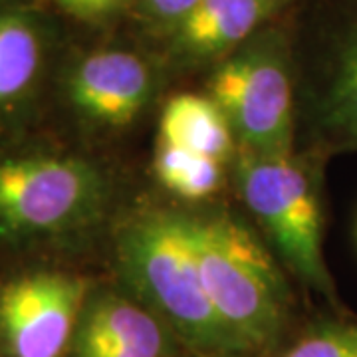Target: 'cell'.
I'll list each match as a JSON object with an SVG mask.
<instances>
[{"label":"cell","mask_w":357,"mask_h":357,"mask_svg":"<svg viewBox=\"0 0 357 357\" xmlns=\"http://www.w3.org/2000/svg\"><path fill=\"white\" fill-rule=\"evenodd\" d=\"M117 266L139 298L197 357H252L206 292L187 211L147 208L117 232Z\"/></svg>","instance_id":"1"},{"label":"cell","mask_w":357,"mask_h":357,"mask_svg":"<svg viewBox=\"0 0 357 357\" xmlns=\"http://www.w3.org/2000/svg\"><path fill=\"white\" fill-rule=\"evenodd\" d=\"M191 218L201 274L217 314L250 356L272 351L292 310V294L272 248L225 208L191 213Z\"/></svg>","instance_id":"2"},{"label":"cell","mask_w":357,"mask_h":357,"mask_svg":"<svg viewBox=\"0 0 357 357\" xmlns=\"http://www.w3.org/2000/svg\"><path fill=\"white\" fill-rule=\"evenodd\" d=\"M107 175L70 153L0 157V244L50 243L86 232L105 217Z\"/></svg>","instance_id":"3"},{"label":"cell","mask_w":357,"mask_h":357,"mask_svg":"<svg viewBox=\"0 0 357 357\" xmlns=\"http://www.w3.org/2000/svg\"><path fill=\"white\" fill-rule=\"evenodd\" d=\"M232 173L246 211L284 266L306 288L335 302V284L324 256V211L314 169L292 151H238Z\"/></svg>","instance_id":"4"},{"label":"cell","mask_w":357,"mask_h":357,"mask_svg":"<svg viewBox=\"0 0 357 357\" xmlns=\"http://www.w3.org/2000/svg\"><path fill=\"white\" fill-rule=\"evenodd\" d=\"M206 96L227 117L238 151H292L294 84L278 36H255L225 56L211 74Z\"/></svg>","instance_id":"5"},{"label":"cell","mask_w":357,"mask_h":357,"mask_svg":"<svg viewBox=\"0 0 357 357\" xmlns=\"http://www.w3.org/2000/svg\"><path fill=\"white\" fill-rule=\"evenodd\" d=\"M84 276L32 270L0 286V356H70L77 319L91 292Z\"/></svg>","instance_id":"6"},{"label":"cell","mask_w":357,"mask_h":357,"mask_svg":"<svg viewBox=\"0 0 357 357\" xmlns=\"http://www.w3.org/2000/svg\"><path fill=\"white\" fill-rule=\"evenodd\" d=\"M155 93L151 66L128 50L103 48L79 56L64 76V96L82 123L100 131L131 126Z\"/></svg>","instance_id":"7"},{"label":"cell","mask_w":357,"mask_h":357,"mask_svg":"<svg viewBox=\"0 0 357 357\" xmlns=\"http://www.w3.org/2000/svg\"><path fill=\"white\" fill-rule=\"evenodd\" d=\"M178 340L129 290H91L77 319L70 357H175Z\"/></svg>","instance_id":"8"},{"label":"cell","mask_w":357,"mask_h":357,"mask_svg":"<svg viewBox=\"0 0 357 357\" xmlns=\"http://www.w3.org/2000/svg\"><path fill=\"white\" fill-rule=\"evenodd\" d=\"M52 30L34 6L0 0V133L32 114L50 70Z\"/></svg>","instance_id":"9"},{"label":"cell","mask_w":357,"mask_h":357,"mask_svg":"<svg viewBox=\"0 0 357 357\" xmlns=\"http://www.w3.org/2000/svg\"><path fill=\"white\" fill-rule=\"evenodd\" d=\"M286 0H201L171 30V54L178 64L222 60L256 36V30L278 13Z\"/></svg>","instance_id":"10"},{"label":"cell","mask_w":357,"mask_h":357,"mask_svg":"<svg viewBox=\"0 0 357 357\" xmlns=\"http://www.w3.org/2000/svg\"><path fill=\"white\" fill-rule=\"evenodd\" d=\"M316 129L332 151L357 149V22L340 42L332 72L314 107Z\"/></svg>","instance_id":"11"},{"label":"cell","mask_w":357,"mask_h":357,"mask_svg":"<svg viewBox=\"0 0 357 357\" xmlns=\"http://www.w3.org/2000/svg\"><path fill=\"white\" fill-rule=\"evenodd\" d=\"M157 141L175 143L222 163H227L238 147L220 107L208 96L199 93H178L165 103Z\"/></svg>","instance_id":"12"},{"label":"cell","mask_w":357,"mask_h":357,"mask_svg":"<svg viewBox=\"0 0 357 357\" xmlns=\"http://www.w3.org/2000/svg\"><path fill=\"white\" fill-rule=\"evenodd\" d=\"M153 171L165 191L187 203L211 199L225 181L222 161L167 141H157Z\"/></svg>","instance_id":"13"},{"label":"cell","mask_w":357,"mask_h":357,"mask_svg":"<svg viewBox=\"0 0 357 357\" xmlns=\"http://www.w3.org/2000/svg\"><path fill=\"white\" fill-rule=\"evenodd\" d=\"M274 357H357V321L318 319Z\"/></svg>","instance_id":"14"},{"label":"cell","mask_w":357,"mask_h":357,"mask_svg":"<svg viewBox=\"0 0 357 357\" xmlns=\"http://www.w3.org/2000/svg\"><path fill=\"white\" fill-rule=\"evenodd\" d=\"M199 2L201 0H141L145 14L155 22L167 26L169 30L181 24L197 8Z\"/></svg>","instance_id":"15"},{"label":"cell","mask_w":357,"mask_h":357,"mask_svg":"<svg viewBox=\"0 0 357 357\" xmlns=\"http://www.w3.org/2000/svg\"><path fill=\"white\" fill-rule=\"evenodd\" d=\"M64 13L79 20H100L114 14L126 0H56Z\"/></svg>","instance_id":"16"}]
</instances>
